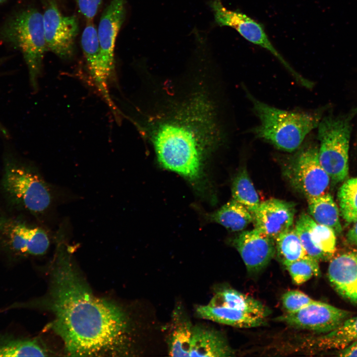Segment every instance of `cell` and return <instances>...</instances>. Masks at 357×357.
Returning a JSON list of instances; mask_svg holds the SVG:
<instances>
[{
  "label": "cell",
  "instance_id": "6da1fadb",
  "mask_svg": "<svg viewBox=\"0 0 357 357\" xmlns=\"http://www.w3.org/2000/svg\"><path fill=\"white\" fill-rule=\"evenodd\" d=\"M57 249L50 289L43 298L13 304V308L50 311L49 325L70 356L123 357L131 353V324L122 307L95 296L76 269L64 245Z\"/></svg>",
  "mask_w": 357,
  "mask_h": 357
},
{
  "label": "cell",
  "instance_id": "7a4b0ae2",
  "mask_svg": "<svg viewBox=\"0 0 357 357\" xmlns=\"http://www.w3.org/2000/svg\"><path fill=\"white\" fill-rule=\"evenodd\" d=\"M174 111L149 127V138L164 168L194 179L199 175L204 150L221 139L214 108L198 93Z\"/></svg>",
  "mask_w": 357,
  "mask_h": 357
},
{
  "label": "cell",
  "instance_id": "3957f363",
  "mask_svg": "<svg viewBox=\"0 0 357 357\" xmlns=\"http://www.w3.org/2000/svg\"><path fill=\"white\" fill-rule=\"evenodd\" d=\"M244 91L259 122L250 132L279 150L288 152L297 150L322 119L320 112L284 110L259 100L245 88Z\"/></svg>",
  "mask_w": 357,
  "mask_h": 357
},
{
  "label": "cell",
  "instance_id": "277c9868",
  "mask_svg": "<svg viewBox=\"0 0 357 357\" xmlns=\"http://www.w3.org/2000/svg\"><path fill=\"white\" fill-rule=\"evenodd\" d=\"M0 190L7 205L17 212L43 213L51 203L50 190L36 171L12 155L3 161Z\"/></svg>",
  "mask_w": 357,
  "mask_h": 357
},
{
  "label": "cell",
  "instance_id": "5b68a950",
  "mask_svg": "<svg viewBox=\"0 0 357 357\" xmlns=\"http://www.w3.org/2000/svg\"><path fill=\"white\" fill-rule=\"evenodd\" d=\"M2 36L22 54L27 64L30 84L38 88L43 60L48 51L43 15L35 8L23 10L12 17L5 25Z\"/></svg>",
  "mask_w": 357,
  "mask_h": 357
},
{
  "label": "cell",
  "instance_id": "8992f818",
  "mask_svg": "<svg viewBox=\"0 0 357 357\" xmlns=\"http://www.w3.org/2000/svg\"><path fill=\"white\" fill-rule=\"evenodd\" d=\"M50 245L47 233L20 215L0 206V255L11 261L44 254Z\"/></svg>",
  "mask_w": 357,
  "mask_h": 357
},
{
  "label": "cell",
  "instance_id": "52a82bcc",
  "mask_svg": "<svg viewBox=\"0 0 357 357\" xmlns=\"http://www.w3.org/2000/svg\"><path fill=\"white\" fill-rule=\"evenodd\" d=\"M317 128L319 162L333 181H343L349 169L350 119L328 116L321 119Z\"/></svg>",
  "mask_w": 357,
  "mask_h": 357
},
{
  "label": "cell",
  "instance_id": "ba28073f",
  "mask_svg": "<svg viewBox=\"0 0 357 357\" xmlns=\"http://www.w3.org/2000/svg\"><path fill=\"white\" fill-rule=\"evenodd\" d=\"M209 4L216 24L235 29L248 42L267 50L301 86H305L308 84V80L295 70L275 48L261 23L240 11L228 9L221 0H210Z\"/></svg>",
  "mask_w": 357,
  "mask_h": 357
},
{
  "label": "cell",
  "instance_id": "9c48e42d",
  "mask_svg": "<svg viewBox=\"0 0 357 357\" xmlns=\"http://www.w3.org/2000/svg\"><path fill=\"white\" fill-rule=\"evenodd\" d=\"M298 150L286 170L291 183L307 200L326 193L330 178L319 162L318 148L305 145Z\"/></svg>",
  "mask_w": 357,
  "mask_h": 357
},
{
  "label": "cell",
  "instance_id": "30bf717a",
  "mask_svg": "<svg viewBox=\"0 0 357 357\" xmlns=\"http://www.w3.org/2000/svg\"><path fill=\"white\" fill-rule=\"evenodd\" d=\"M48 50L63 60L74 55L78 23L74 16H64L54 0H50L43 14Z\"/></svg>",
  "mask_w": 357,
  "mask_h": 357
},
{
  "label": "cell",
  "instance_id": "8fae6325",
  "mask_svg": "<svg viewBox=\"0 0 357 357\" xmlns=\"http://www.w3.org/2000/svg\"><path fill=\"white\" fill-rule=\"evenodd\" d=\"M351 314L347 310L317 300L276 319L293 328L326 333L337 328Z\"/></svg>",
  "mask_w": 357,
  "mask_h": 357
},
{
  "label": "cell",
  "instance_id": "7c38bea8",
  "mask_svg": "<svg viewBox=\"0 0 357 357\" xmlns=\"http://www.w3.org/2000/svg\"><path fill=\"white\" fill-rule=\"evenodd\" d=\"M126 6V0H111L101 17L97 28L103 69L109 82L115 77V43L125 20Z\"/></svg>",
  "mask_w": 357,
  "mask_h": 357
},
{
  "label": "cell",
  "instance_id": "4fadbf2b",
  "mask_svg": "<svg viewBox=\"0 0 357 357\" xmlns=\"http://www.w3.org/2000/svg\"><path fill=\"white\" fill-rule=\"evenodd\" d=\"M234 245L250 274L261 272L276 254L275 240L255 228L242 232Z\"/></svg>",
  "mask_w": 357,
  "mask_h": 357
},
{
  "label": "cell",
  "instance_id": "5bb4252c",
  "mask_svg": "<svg viewBox=\"0 0 357 357\" xmlns=\"http://www.w3.org/2000/svg\"><path fill=\"white\" fill-rule=\"evenodd\" d=\"M295 212L294 204L284 200L270 199L260 202L253 214L255 228L275 240L292 226Z\"/></svg>",
  "mask_w": 357,
  "mask_h": 357
},
{
  "label": "cell",
  "instance_id": "9a60e30c",
  "mask_svg": "<svg viewBox=\"0 0 357 357\" xmlns=\"http://www.w3.org/2000/svg\"><path fill=\"white\" fill-rule=\"evenodd\" d=\"M81 45L91 79L113 114L117 117L118 111L110 97L108 89L109 82L103 69L97 29L92 20H87L81 35Z\"/></svg>",
  "mask_w": 357,
  "mask_h": 357
},
{
  "label": "cell",
  "instance_id": "2e32d148",
  "mask_svg": "<svg viewBox=\"0 0 357 357\" xmlns=\"http://www.w3.org/2000/svg\"><path fill=\"white\" fill-rule=\"evenodd\" d=\"M328 277L339 294L357 304V252H346L333 258L329 264Z\"/></svg>",
  "mask_w": 357,
  "mask_h": 357
},
{
  "label": "cell",
  "instance_id": "e0dca14e",
  "mask_svg": "<svg viewBox=\"0 0 357 357\" xmlns=\"http://www.w3.org/2000/svg\"><path fill=\"white\" fill-rule=\"evenodd\" d=\"M234 354L221 333L201 326H193L189 357H226Z\"/></svg>",
  "mask_w": 357,
  "mask_h": 357
},
{
  "label": "cell",
  "instance_id": "ac0fdd59",
  "mask_svg": "<svg viewBox=\"0 0 357 357\" xmlns=\"http://www.w3.org/2000/svg\"><path fill=\"white\" fill-rule=\"evenodd\" d=\"M196 312L201 318L238 328L258 327L264 324L266 321V318L241 310L208 304L198 306Z\"/></svg>",
  "mask_w": 357,
  "mask_h": 357
},
{
  "label": "cell",
  "instance_id": "d6986e66",
  "mask_svg": "<svg viewBox=\"0 0 357 357\" xmlns=\"http://www.w3.org/2000/svg\"><path fill=\"white\" fill-rule=\"evenodd\" d=\"M209 305L225 306L266 318L270 309L260 301L233 289L218 291L210 300Z\"/></svg>",
  "mask_w": 357,
  "mask_h": 357
},
{
  "label": "cell",
  "instance_id": "ffe728a7",
  "mask_svg": "<svg viewBox=\"0 0 357 357\" xmlns=\"http://www.w3.org/2000/svg\"><path fill=\"white\" fill-rule=\"evenodd\" d=\"M357 342V316L348 317L334 330L311 341L317 349H343Z\"/></svg>",
  "mask_w": 357,
  "mask_h": 357
},
{
  "label": "cell",
  "instance_id": "44dd1931",
  "mask_svg": "<svg viewBox=\"0 0 357 357\" xmlns=\"http://www.w3.org/2000/svg\"><path fill=\"white\" fill-rule=\"evenodd\" d=\"M49 352L37 338L16 337L0 333V357H45Z\"/></svg>",
  "mask_w": 357,
  "mask_h": 357
},
{
  "label": "cell",
  "instance_id": "7402d4cb",
  "mask_svg": "<svg viewBox=\"0 0 357 357\" xmlns=\"http://www.w3.org/2000/svg\"><path fill=\"white\" fill-rule=\"evenodd\" d=\"M168 340V351L172 357H189L193 326L179 308L174 314Z\"/></svg>",
  "mask_w": 357,
  "mask_h": 357
},
{
  "label": "cell",
  "instance_id": "603a6c76",
  "mask_svg": "<svg viewBox=\"0 0 357 357\" xmlns=\"http://www.w3.org/2000/svg\"><path fill=\"white\" fill-rule=\"evenodd\" d=\"M307 202L309 212L314 221L331 228L335 234L341 233L342 229L338 208L329 193L307 199Z\"/></svg>",
  "mask_w": 357,
  "mask_h": 357
},
{
  "label": "cell",
  "instance_id": "cb8c5ba5",
  "mask_svg": "<svg viewBox=\"0 0 357 357\" xmlns=\"http://www.w3.org/2000/svg\"><path fill=\"white\" fill-rule=\"evenodd\" d=\"M213 219L232 231L244 230L253 221V215L244 206L233 199L212 216Z\"/></svg>",
  "mask_w": 357,
  "mask_h": 357
},
{
  "label": "cell",
  "instance_id": "d4e9b609",
  "mask_svg": "<svg viewBox=\"0 0 357 357\" xmlns=\"http://www.w3.org/2000/svg\"><path fill=\"white\" fill-rule=\"evenodd\" d=\"M232 193L234 200L242 204L254 214L260 202L246 169H242L234 178Z\"/></svg>",
  "mask_w": 357,
  "mask_h": 357
},
{
  "label": "cell",
  "instance_id": "484cf974",
  "mask_svg": "<svg viewBox=\"0 0 357 357\" xmlns=\"http://www.w3.org/2000/svg\"><path fill=\"white\" fill-rule=\"evenodd\" d=\"M276 253L285 265L307 255L295 228L292 227L275 239Z\"/></svg>",
  "mask_w": 357,
  "mask_h": 357
},
{
  "label": "cell",
  "instance_id": "4316f807",
  "mask_svg": "<svg viewBox=\"0 0 357 357\" xmlns=\"http://www.w3.org/2000/svg\"><path fill=\"white\" fill-rule=\"evenodd\" d=\"M307 228L314 243L325 253L332 256L336 250V235L330 228L317 223L306 214L300 217Z\"/></svg>",
  "mask_w": 357,
  "mask_h": 357
},
{
  "label": "cell",
  "instance_id": "83f0119b",
  "mask_svg": "<svg viewBox=\"0 0 357 357\" xmlns=\"http://www.w3.org/2000/svg\"><path fill=\"white\" fill-rule=\"evenodd\" d=\"M338 198L341 214L348 223L357 220V177L346 180L340 188Z\"/></svg>",
  "mask_w": 357,
  "mask_h": 357
},
{
  "label": "cell",
  "instance_id": "f1b7e54d",
  "mask_svg": "<svg viewBox=\"0 0 357 357\" xmlns=\"http://www.w3.org/2000/svg\"><path fill=\"white\" fill-rule=\"evenodd\" d=\"M293 282L300 285L309 280L313 276L320 275L319 262L306 255L285 265Z\"/></svg>",
  "mask_w": 357,
  "mask_h": 357
},
{
  "label": "cell",
  "instance_id": "f546056e",
  "mask_svg": "<svg viewBox=\"0 0 357 357\" xmlns=\"http://www.w3.org/2000/svg\"><path fill=\"white\" fill-rule=\"evenodd\" d=\"M295 228L307 255L319 262L327 260L332 257L323 252L314 243L307 228L300 217L297 221Z\"/></svg>",
  "mask_w": 357,
  "mask_h": 357
},
{
  "label": "cell",
  "instance_id": "4dcf8cb0",
  "mask_svg": "<svg viewBox=\"0 0 357 357\" xmlns=\"http://www.w3.org/2000/svg\"><path fill=\"white\" fill-rule=\"evenodd\" d=\"M316 301L297 290L288 291L282 297L283 306L286 313L296 312Z\"/></svg>",
  "mask_w": 357,
  "mask_h": 357
},
{
  "label": "cell",
  "instance_id": "1f68e13d",
  "mask_svg": "<svg viewBox=\"0 0 357 357\" xmlns=\"http://www.w3.org/2000/svg\"><path fill=\"white\" fill-rule=\"evenodd\" d=\"M80 13L87 20H92L96 15L102 0H76Z\"/></svg>",
  "mask_w": 357,
  "mask_h": 357
},
{
  "label": "cell",
  "instance_id": "d6a6232c",
  "mask_svg": "<svg viewBox=\"0 0 357 357\" xmlns=\"http://www.w3.org/2000/svg\"><path fill=\"white\" fill-rule=\"evenodd\" d=\"M337 353L338 355L342 357H357V342L339 350Z\"/></svg>",
  "mask_w": 357,
  "mask_h": 357
},
{
  "label": "cell",
  "instance_id": "836d02e7",
  "mask_svg": "<svg viewBox=\"0 0 357 357\" xmlns=\"http://www.w3.org/2000/svg\"><path fill=\"white\" fill-rule=\"evenodd\" d=\"M354 223V225L347 234V239L350 242L357 245V220Z\"/></svg>",
  "mask_w": 357,
  "mask_h": 357
},
{
  "label": "cell",
  "instance_id": "e575fe53",
  "mask_svg": "<svg viewBox=\"0 0 357 357\" xmlns=\"http://www.w3.org/2000/svg\"><path fill=\"white\" fill-rule=\"evenodd\" d=\"M5 0H0V3L3 2L4 1H5Z\"/></svg>",
  "mask_w": 357,
  "mask_h": 357
}]
</instances>
